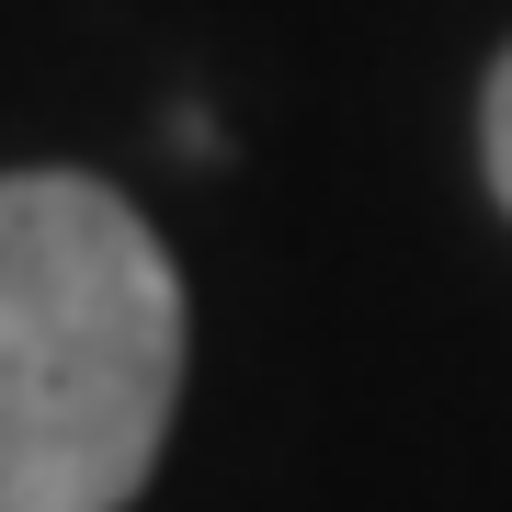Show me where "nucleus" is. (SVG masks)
Here are the masks:
<instances>
[{
    "label": "nucleus",
    "mask_w": 512,
    "mask_h": 512,
    "mask_svg": "<svg viewBox=\"0 0 512 512\" xmlns=\"http://www.w3.org/2000/svg\"><path fill=\"white\" fill-rule=\"evenodd\" d=\"M183 399V274L92 171H0V512H126Z\"/></svg>",
    "instance_id": "obj_1"
},
{
    "label": "nucleus",
    "mask_w": 512,
    "mask_h": 512,
    "mask_svg": "<svg viewBox=\"0 0 512 512\" xmlns=\"http://www.w3.org/2000/svg\"><path fill=\"white\" fill-rule=\"evenodd\" d=\"M478 160H490V194L512 217V46L490 57V92H478Z\"/></svg>",
    "instance_id": "obj_2"
}]
</instances>
